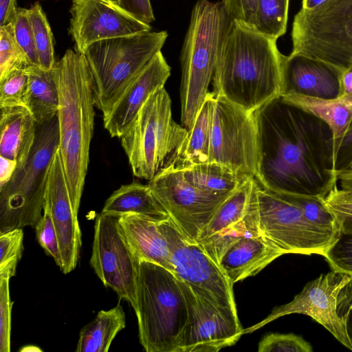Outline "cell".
I'll use <instances>...</instances> for the list:
<instances>
[{"instance_id": "1", "label": "cell", "mask_w": 352, "mask_h": 352, "mask_svg": "<svg viewBox=\"0 0 352 352\" xmlns=\"http://www.w3.org/2000/svg\"><path fill=\"white\" fill-rule=\"evenodd\" d=\"M253 114L259 151L256 181L276 192L325 199L338 182L329 126L281 96Z\"/></svg>"}, {"instance_id": "2", "label": "cell", "mask_w": 352, "mask_h": 352, "mask_svg": "<svg viewBox=\"0 0 352 352\" xmlns=\"http://www.w3.org/2000/svg\"><path fill=\"white\" fill-rule=\"evenodd\" d=\"M276 41L232 21L212 77L215 95L250 113L280 96L284 55Z\"/></svg>"}, {"instance_id": "3", "label": "cell", "mask_w": 352, "mask_h": 352, "mask_svg": "<svg viewBox=\"0 0 352 352\" xmlns=\"http://www.w3.org/2000/svg\"><path fill=\"white\" fill-rule=\"evenodd\" d=\"M59 151L69 193L78 211L94 127L92 80L85 56L67 50L56 62Z\"/></svg>"}, {"instance_id": "4", "label": "cell", "mask_w": 352, "mask_h": 352, "mask_svg": "<svg viewBox=\"0 0 352 352\" xmlns=\"http://www.w3.org/2000/svg\"><path fill=\"white\" fill-rule=\"evenodd\" d=\"M232 22L221 1L197 0L192 8L180 55L181 121L188 132L208 93L221 47Z\"/></svg>"}, {"instance_id": "5", "label": "cell", "mask_w": 352, "mask_h": 352, "mask_svg": "<svg viewBox=\"0 0 352 352\" xmlns=\"http://www.w3.org/2000/svg\"><path fill=\"white\" fill-rule=\"evenodd\" d=\"M188 137V131L173 120L163 87L151 95L120 139L133 175L150 181L162 170L182 165Z\"/></svg>"}, {"instance_id": "6", "label": "cell", "mask_w": 352, "mask_h": 352, "mask_svg": "<svg viewBox=\"0 0 352 352\" xmlns=\"http://www.w3.org/2000/svg\"><path fill=\"white\" fill-rule=\"evenodd\" d=\"M139 339L146 352H174L188 321V308L175 275L164 267L141 260L136 287Z\"/></svg>"}, {"instance_id": "7", "label": "cell", "mask_w": 352, "mask_h": 352, "mask_svg": "<svg viewBox=\"0 0 352 352\" xmlns=\"http://www.w3.org/2000/svg\"><path fill=\"white\" fill-rule=\"evenodd\" d=\"M168 34L148 31L101 40L84 55L90 70L95 107L106 116L126 87L161 51Z\"/></svg>"}, {"instance_id": "8", "label": "cell", "mask_w": 352, "mask_h": 352, "mask_svg": "<svg viewBox=\"0 0 352 352\" xmlns=\"http://www.w3.org/2000/svg\"><path fill=\"white\" fill-rule=\"evenodd\" d=\"M59 146L57 116L37 124L34 146L25 162L0 187V234L16 228H35L45 201L49 168Z\"/></svg>"}, {"instance_id": "9", "label": "cell", "mask_w": 352, "mask_h": 352, "mask_svg": "<svg viewBox=\"0 0 352 352\" xmlns=\"http://www.w3.org/2000/svg\"><path fill=\"white\" fill-rule=\"evenodd\" d=\"M291 36L292 52L346 69L352 65V0H327L312 10L300 9Z\"/></svg>"}, {"instance_id": "10", "label": "cell", "mask_w": 352, "mask_h": 352, "mask_svg": "<svg viewBox=\"0 0 352 352\" xmlns=\"http://www.w3.org/2000/svg\"><path fill=\"white\" fill-rule=\"evenodd\" d=\"M352 288V276L332 270L308 282L294 299L276 307L260 322L243 330L252 333L280 317L300 314L324 327L343 346L352 351L346 326V311Z\"/></svg>"}, {"instance_id": "11", "label": "cell", "mask_w": 352, "mask_h": 352, "mask_svg": "<svg viewBox=\"0 0 352 352\" xmlns=\"http://www.w3.org/2000/svg\"><path fill=\"white\" fill-rule=\"evenodd\" d=\"M255 189L261 234L285 254L324 256L339 237L312 223L297 206L256 181Z\"/></svg>"}, {"instance_id": "12", "label": "cell", "mask_w": 352, "mask_h": 352, "mask_svg": "<svg viewBox=\"0 0 352 352\" xmlns=\"http://www.w3.org/2000/svg\"><path fill=\"white\" fill-rule=\"evenodd\" d=\"M215 96L208 162L226 166L245 178L256 179L259 151L254 114Z\"/></svg>"}, {"instance_id": "13", "label": "cell", "mask_w": 352, "mask_h": 352, "mask_svg": "<svg viewBox=\"0 0 352 352\" xmlns=\"http://www.w3.org/2000/svg\"><path fill=\"white\" fill-rule=\"evenodd\" d=\"M159 226L168 244L175 276L197 296L236 311L233 284L221 267L170 217Z\"/></svg>"}, {"instance_id": "14", "label": "cell", "mask_w": 352, "mask_h": 352, "mask_svg": "<svg viewBox=\"0 0 352 352\" xmlns=\"http://www.w3.org/2000/svg\"><path fill=\"white\" fill-rule=\"evenodd\" d=\"M148 185L179 229L196 242L232 193L217 194L200 189L188 182L182 170L175 166L160 172Z\"/></svg>"}, {"instance_id": "15", "label": "cell", "mask_w": 352, "mask_h": 352, "mask_svg": "<svg viewBox=\"0 0 352 352\" xmlns=\"http://www.w3.org/2000/svg\"><path fill=\"white\" fill-rule=\"evenodd\" d=\"M119 217L98 214L89 263L105 287L136 308V287L140 261L126 240Z\"/></svg>"}, {"instance_id": "16", "label": "cell", "mask_w": 352, "mask_h": 352, "mask_svg": "<svg viewBox=\"0 0 352 352\" xmlns=\"http://www.w3.org/2000/svg\"><path fill=\"white\" fill-rule=\"evenodd\" d=\"M178 282L188 317L174 352H217L234 344L244 334L237 312L197 296L184 282Z\"/></svg>"}, {"instance_id": "17", "label": "cell", "mask_w": 352, "mask_h": 352, "mask_svg": "<svg viewBox=\"0 0 352 352\" xmlns=\"http://www.w3.org/2000/svg\"><path fill=\"white\" fill-rule=\"evenodd\" d=\"M69 33L76 51L85 52L97 41L151 31L122 9L116 0H72Z\"/></svg>"}, {"instance_id": "18", "label": "cell", "mask_w": 352, "mask_h": 352, "mask_svg": "<svg viewBox=\"0 0 352 352\" xmlns=\"http://www.w3.org/2000/svg\"><path fill=\"white\" fill-rule=\"evenodd\" d=\"M45 205L57 233L63 259L61 271L66 274L77 266L82 245L78 211L71 199L59 148L51 162L47 181Z\"/></svg>"}, {"instance_id": "19", "label": "cell", "mask_w": 352, "mask_h": 352, "mask_svg": "<svg viewBox=\"0 0 352 352\" xmlns=\"http://www.w3.org/2000/svg\"><path fill=\"white\" fill-rule=\"evenodd\" d=\"M342 71L302 54L292 52L289 56L284 55L280 96L298 95L321 99L338 98Z\"/></svg>"}, {"instance_id": "20", "label": "cell", "mask_w": 352, "mask_h": 352, "mask_svg": "<svg viewBox=\"0 0 352 352\" xmlns=\"http://www.w3.org/2000/svg\"><path fill=\"white\" fill-rule=\"evenodd\" d=\"M170 75V67L160 51L126 87L109 113L103 117L104 126L111 138H120L127 131L151 95L164 87Z\"/></svg>"}, {"instance_id": "21", "label": "cell", "mask_w": 352, "mask_h": 352, "mask_svg": "<svg viewBox=\"0 0 352 352\" xmlns=\"http://www.w3.org/2000/svg\"><path fill=\"white\" fill-rule=\"evenodd\" d=\"M285 252L264 236L245 237L222 256L219 266L232 284L257 274Z\"/></svg>"}, {"instance_id": "22", "label": "cell", "mask_w": 352, "mask_h": 352, "mask_svg": "<svg viewBox=\"0 0 352 352\" xmlns=\"http://www.w3.org/2000/svg\"><path fill=\"white\" fill-rule=\"evenodd\" d=\"M121 230L138 261L160 265L175 274L167 240L159 222L140 215L119 217Z\"/></svg>"}, {"instance_id": "23", "label": "cell", "mask_w": 352, "mask_h": 352, "mask_svg": "<svg viewBox=\"0 0 352 352\" xmlns=\"http://www.w3.org/2000/svg\"><path fill=\"white\" fill-rule=\"evenodd\" d=\"M0 109V156L15 160L16 167L21 166L34 146L37 123L25 106Z\"/></svg>"}, {"instance_id": "24", "label": "cell", "mask_w": 352, "mask_h": 352, "mask_svg": "<svg viewBox=\"0 0 352 352\" xmlns=\"http://www.w3.org/2000/svg\"><path fill=\"white\" fill-rule=\"evenodd\" d=\"M102 214L120 217L140 215L161 222L170 217L148 185L137 182L121 186L106 200Z\"/></svg>"}, {"instance_id": "25", "label": "cell", "mask_w": 352, "mask_h": 352, "mask_svg": "<svg viewBox=\"0 0 352 352\" xmlns=\"http://www.w3.org/2000/svg\"><path fill=\"white\" fill-rule=\"evenodd\" d=\"M25 69L29 76L25 107L37 124L51 120L56 116L59 104L56 63L51 69L33 65Z\"/></svg>"}, {"instance_id": "26", "label": "cell", "mask_w": 352, "mask_h": 352, "mask_svg": "<svg viewBox=\"0 0 352 352\" xmlns=\"http://www.w3.org/2000/svg\"><path fill=\"white\" fill-rule=\"evenodd\" d=\"M281 96L285 100L319 117L329 126L333 134L336 155L352 119V94L333 99H321L298 95Z\"/></svg>"}, {"instance_id": "27", "label": "cell", "mask_w": 352, "mask_h": 352, "mask_svg": "<svg viewBox=\"0 0 352 352\" xmlns=\"http://www.w3.org/2000/svg\"><path fill=\"white\" fill-rule=\"evenodd\" d=\"M256 179L252 184L249 204L244 216L210 236L198 241L204 251L219 265L225 252L236 241L245 237L262 235L258 222Z\"/></svg>"}, {"instance_id": "28", "label": "cell", "mask_w": 352, "mask_h": 352, "mask_svg": "<svg viewBox=\"0 0 352 352\" xmlns=\"http://www.w3.org/2000/svg\"><path fill=\"white\" fill-rule=\"evenodd\" d=\"M126 327V316L118 303L100 311L80 331L76 352H107L116 335Z\"/></svg>"}, {"instance_id": "29", "label": "cell", "mask_w": 352, "mask_h": 352, "mask_svg": "<svg viewBox=\"0 0 352 352\" xmlns=\"http://www.w3.org/2000/svg\"><path fill=\"white\" fill-rule=\"evenodd\" d=\"M179 168L182 170L185 179L191 184L217 194L231 193L245 180L250 179L245 178L226 166L214 162Z\"/></svg>"}, {"instance_id": "30", "label": "cell", "mask_w": 352, "mask_h": 352, "mask_svg": "<svg viewBox=\"0 0 352 352\" xmlns=\"http://www.w3.org/2000/svg\"><path fill=\"white\" fill-rule=\"evenodd\" d=\"M215 98L214 91L208 93L189 132L182 163L179 167L208 162Z\"/></svg>"}, {"instance_id": "31", "label": "cell", "mask_w": 352, "mask_h": 352, "mask_svg": "<svg viewBox=\"0 0 352 352\" xmlns=\"http://www.w3.org/2000/svg\"><path fill=\"white\" fill-rule=\"evenodd\" d=\"M254 179L250 178L245 180L228 197L203 230L197 241L210 236L244 216Z\"/></svg>"}, {"instance_id": "32", "label": "cell", "mask_w": 352, "mask_h": 352, "mask_svg": "<svg viewBox=\"0 0 352 352\" xmlns=\"http://www.w3.org/2000/svg\"><path fill=\"white\" fill-rule=\"evenodd\" d=\"M289 0H258L252 28L277 40L287 30Z\"/></svg>"}, {"instance_id": "33", "label": "cell", "mask_w": 352, "mask_h": 352, "mask_svg": "<svg viewBox=\"0 0 352 352\" xmlns=\"http://www.w3.org/2000/svg\"><path fill=\"white\" fill-rule=\"evenodd\" d=\"M276 193L283 199L297 206L304 216L316 226L336 234H340L342 226L334 214L327 207L324 198L280 192Z\"/></svg>"}, {"instance_id": "34", "label": "cell", "mask_w": 352, "mask_h": 352, "mask_svg": "<svg viewBox=\"0 0 352 352\" xmlns=\"http://www.w3.org/2000/svg\"><path fill=\"white\" fill-rule=\"evenodd\" d=\"M35 46L36 48L39 67L51 69L56 62L54 58V41L52 32L46 15L38 1L28 9Z\"/></svg>"}, {"instance_id": "35", "label": "cell", "mask_w": 352, "mask_h": 352, "mask_svg": "<svg viewBox=\"0 0 352 352\" xmlns=\"http://www.w3.org/2000/svg\"><path fill=\"white\" fill-rule=\"evenodd\" d=\"M30 63L19 45L13 23L0 27V79L11 71L25 69Z\"/></svg>"}, {"instance_id": "36", "label": "cell", "mask_w": 352, "mask_h": 352, "mask_svg": "<svg viewBox=\"0 0 352 352\" xmlns=\"http://www.w3.org/2000/svg\"><path fill=\"white\" fill-rule=\"evenodd\" d=\"M23 251V231L16 228L0 234V278L16 275Z\"/></svg>"}, {"instance_id": "37", "label": "cell", "mask_w": 352, "mask_h": 352, "mask_svg": "<svg viewBox=\"0 0 352 352\" xmlns=\"http://www.w3.org/2000/svg\"><path fill=\"white\" fill-rule=\"evenodd\" d=\"M29 76L25 69L11 71L0 79V108L25 106Z\"/></svg>"}, {"instance_id": "38", "label": "cell", "mask_w": 352, "mask_h": 352, "mask_svg": "<svg viewBox=\"0 0 352 352\" xmlns=\"http://www.w3.org/2000/svg\"><path fill=\"white\" fill-rule=\"evenodd\" d=\"M311 344L294 333H272L264 336L258 344V352H312Z\"/></svg>"}, {"instance_id": "39", "label": "cell", "mask_w": 352, "mask_h": 352, "mask_svg": "<svg viewBox=\"0 0 352 352\" xmlns=\"http://www.w3.org/2000/svg\"><path fill=\"white\" fill-rule=\"evenodd\" d=\"M35 230L38 243L61 270L63 263L58 236L50 212L45 204L43 216L36 224Z\"/></svg>"}, {"instance_id": "40", "label": "cell", "mask_w": 352, "mask_h": 352, "mask_svg": "<svg viewBox=\"0 0 352 352\" xmlns=\"http://www.w3.org/2000/svg\"><path fill=\"white\" fill-rule=\"evenodd\" d=\"M324 257L332 270L352 276V233L341 232Z\"/></svg>"}, {"instance_id": "41", "label": "cell", "mask_w": 352, "mask_h": 352, "mask_svg": "<svg viewBox=\"0 0 352 352\" xmlns=\"http://www.w3.org/2000/svg\"><path fill=\"white\" fill-rule=\"evenodd\" d=\"M12 23L15 38L25 54L30 65L39 66L28 9L19 8Z\"/></svg>"}, {"instance_id": "42", "label": "cell", "mask_w": 352, "mask_h": 352, "mask_svg": "<svg viewBox=\"0 0 352 352\" xmlns=\"http://www.w3.org/2000/svg\"><path fill=\"white\" fill-rule=\"evenodd\" d=\"M10 278H0V352L10 351L11 301Z\"/></svg>"}, {"instance_id": "43", "label": "cell", "mask_w": 352, "mask_h": 352, "mask_svg": "<svg viewBox=\"0 0 352 352\" xmlns=\"http://www.w3.org/2000/svg\"><path fill=\"white\" fill-rule=\"evenodd\" d=\"M329 210L340 223L345 219H352V192L337 186L324 199Z\"/></svg>"}, {"instance_id": "44", "label": "cell", "mask_w": 352, "mask_h": 352, "mask_svg": "<svg viewBox=\"0 0 352 352\" xmlns=\"http://www.w3.org/2000/svg\"><path fill=\"white\" fill-rule=\"evenodd\" d=\"M232 21L252 27L258 0H222Z\"/></svg>"}, {"instance_id": "45", "label": "cell", "mask_w": 352, "mask_h": 352, "mask_svg": "<svg viewBox=\"0 0 352 352\" xmlns=\"http://www.w3.org/2000/svg\"><path fill=\"white\" fill-rule=\"evenodd\" d=\"M118 5L138 21L151 24L155 16L150 0H116Z\"/></svg>"}, {"instance_id": "46", "label": "cell", "mask_w": 352, "mask_h": 352, "mask_svg": "<svg viewBox=\"0 0 352 352\" xmlns=\"http://www.w3.org/2000/svg\"><path fill=\"white\" fill-rule=\"evenodd\" d=\"M352 164V119L336 153L335 168L337 174L347 170Z\"/></svg>"}, {"instance_id": "47", "label": "cell", "mask_w": 352, "mask_h": 352, "mask_svg": "<svg viewBox=\"0 0 352 352\" xmlns=\"http://www.w3.org/2000/svg\"><path fill=\"white\" fill-rule=\"evenodd\" d=\"M18 8L16 0H0V27L13 22Z\"/></svg>"}, {"instance_id": "48", "label": "cell", "mask_w": 352, "mask_h": 352, "mask_svg": "<svg viewBox=\"0 0 352 352\" xmlns=\"http://www.w3.org/2000/svg\"><path fill=\"white\" fill-rule=\"evenodd\" d=\"M16 166L15 160L0 156V187L10 180Z\"/></svg>"}, {"instance_id": "49", "label": "cell", "mask_w": 352, "mask_h": 352, "mask_svg": "<svg viewBox=\"0 0 352 352\" xmlns=\"http://www.w3.org/2000/svg\"><path fill=\"white\" fill-rule=\"evenodd\" d=\"M352 94V65L344 69L340 79V96Z\"/></svg>"}, {"instance_id": "50", "label": "cell", "mask_w": 352, "mask_h": 352, "mask_svg": "<svg viewBox=\"0 0 352 352\" xmlns=\"http://www.w3.org/2000/svg\"><path fill=\"white\" fill-rule=\"evenodd\" d=\"M341 188L352 192V170H347L338 175Z\"/></svg>"}, {"instance_id": "51", "label": "cell", "mask_w": 352, "mask_h": 352, "mask_svg": "<svg viewBox=\"0 0 352 352\" xmlns=\"http://www.w3.org/2000/svg\"><path fill=\"white\" fill-rule=\"evenodd\" d=\"M346 326L348 335L352 344V288L346 311Z\"/></svg>"}, {"instance_id": "52", "label": "cell", "mask_w": 352, "mask_h": 352, "mask_svg": "<svg viewBox=\"0 0 352 352\" xmlns=\"http://www.w3.org/2000/svg\"><path fill=\"white\" fill-rule=\"evenodd\" d=\"M326 1L327 0H302L301 9L306 10H312Z\"/></svg>"}, {"instance_id": "53", "label": "cell", "mask_w": 352, "mask_h": 352, "mask_svg": "<svg viewBox=\"0 0 352 352\" xmlns=\"http://www.w3.org/2000/svg\"><path fill=\"white\" fill-rule=\"evenodd\" d=\"M342 232L352 233V219H345L341 222Z\"/></svg>"}, {"instance_id": "54", "label": "cell", "mask_w": 352, "mask_h": 352, "mask_svg": "<svg viewBox=\"0 0 352 352\" xmlns=\"http://www.w3.org/2000/svg\"><path fill=\"white\" fill-rule=\"evenodd\" d=\"M349 170H352V164Z\"/></svg>"}]
</instances>
